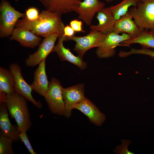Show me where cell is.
<instances>
[{
    "label": "cell",
    "mask_w": 154,
    "mask_h": 154,
    "mask_svg": "<svg viewBox=\"0 0 154 154\" xmlns=\"http://www.w3.org/2000/svg\"><path fill=\"white\" fill-rule=\"evenodd\" d=\"M58 37V35L53 34L44 38L39 45L37 50L30 54L26 59V65L28 67H34L45 60L48 56L53 52L56 41Z\"/></svg>",
    "instance_id": "9c48e42d"
},
{
    "label": "cell",
    "mask_w": 154,
    "mask_h": 154,
    "mask_svg": "<svg viewBox=\"0 0 154 154\" xmlns=\"http://www.w3.org/2000/svg\"><path fill=\"white\" fill-rule=\"evenodd\" d=\"M25 17L29 21H34L39 17V15L38 10L36 7H31L28 8L25 11Z\"/></svg>",
    "instance_id": "d4e9b609"
},
{
    "label": "cell",
    "mask_w": 154,
    "mask_h": 154,
    "mask_svg": "<svg viewBox=\"0 0 154 154\" xmlns=\"http://www.w3.org/2000/svg\"><path fill=\"white\" fill-rule=\"evenodd\" d=\"M133 37L125 33L120 35L114 32L107 35L100 45L98 47L96 54L100 58H108L115 54L116 48L122 42Z\"/></svg>",
    "instance_id": "ba28073f"
},
{
    "label": "cell",
    "mask_w": 154,
    "mask_h": 154,
    "mask_svg": "<svg viewBox=\"0 0 154 154\" xmlns=\"http://www.w3.org/2000/svg\"><path fill=\"white\" fill-rule=\"evenodd\" d=\"M105 5L104 3L99 0H84L80 2L75 12L78 14L79 19L90 25L95 14Z\"/></svg>",
    "instance_id": "8fae6325"
},
{
    "label": "cell",
    "mask_w": 154,
    "mask_h": 154,
    "mask_svg": "<svg viewBox=\"0 0 154 154\" xmlns=\"http://www.w3.org/2000/svg\"><path fill=\"white\" fill-rule=\"evenodd\" d=\"M106 36L100 32L91 30L86 36H74L66 38L65 41L72 40L76 42L74 50L78 53V56L82 58L88 50L93 48L99 47Z\"/></svg>",
    "instance_id": "8992f818"
},
{
    "label": "cell",
    "mask_w": 154,
    "mask_h": 154,
    "mask_svg": "<svg viewBox=\"0 0 154 154\" xmlns=\"http://www.w3.org/2000/svg\"><path fill=\"white\" fill-rule=\"evenodd\" d=\"M13 140L10 137L0 135V154H13Z\"/></svg>",
    "instance_id": "cb8c5ba5"
},
{
    "label": "cell",
    "mask_w": 154,
    "mask_h": 154,
    "mask_svg": "<svg viewBox=\"0 0 154 154\" xmlns=\"http://www.w3.org/2000/svg\"><path fill=\"white\" fill-rule=\"evenodd\" d=\"M138 3L137 0H123L118 4L109 8L116 21L126 14L130 7L137 6Z\"/></svg>",
    "instance_id": "7402d4cb"
},
{
    "label": "cell",
    "mask_w": 154,
    "mask_h": 154,
    "mask_svg": "<svg viewBox=\"0 0 154 154\" xmlns=\"http://www.w3.org/2000/svg\"><path fill=\"white\" fill-rule=\"evenodd\" d=\"M0 13V37L2 38L11 35L17 22L25 13L16 10L6 0H1Z\"/></svg>",
    "instance_id": "277c9868"
},
{
    "label": "cell",
    "mask_w": 154,
    "mask_h": 154,
    "mask_svg": "<svg viewBox=\"0 0 154 154\" xmlns=\"http://www.w3.org/2000/svg\"><path fill=\"white\" fill-rule=\"evenodd\" d=\"M45 60L41 62L34 72L32 83L30 84L32 90L44 96L48 90L49 83L46 73Z\"/></svg>",
    "instance_id": "d6986e66"
},
{
    "label": "cell",
    "mask_w": 154,
    "mask_h": 154,
    "mask_svg": "<svg viewBox=\"0 0 154 154\" xmlns=\"http://www.w3.org/2000/svg\"><path fill=\"white\" fill-rule=\"evenodd\" d=\"M26 132L25 131H20L19 135V138L23 142L28 151L31 154H37V153L34 151L31 145Z\"/></svg>",
    "instance_id": "484cf974"
},
{
    "label": "cell",
    "mask_w": 154,
    "mask_h": 154,
    "mask_svg": "<svg viewBox=\"0 0 154 154\" xmlns=\"http://www.w3.org/2000/svg\"><path fill=\"white\" fill-rule=\"evenodd\" d=\"M74 109L78 110L86 115L90 121L97 126L101 125L106 119L105 115L98 108L87 98L76 105Z\"/></svg>",
    "instance_id": "2e32d148"
},
{
    "label": "cell",
    "mask_w": 154,
    "mask_h": 154,
    "mask_svg": "<svg viewBox=\"0 0 154 154\" xmlns=\"http://www.w3.org/2000/svg\"><path fill=\"white\" fill-rule=\"evenodd\" d=\"M83 25L82 21L77 19H75L71 21L70 23V25L76 32H85V31L83 30L82 26Z\"/></svg>",
    "instance_id": "83f0119b"
},
{
    "label": "cell",
    "mask_w": 154,
    "mask_h": 154,
    "mask_svg": "<svg viewBox=\"0 0 154 154\" xmlns=\"http://www.w3.org/2000/svg\"><path fill=\"white\" fill-rule=\"evenodd\" d=\"M58 41L55 46L53 52H56L60 60L62 61H67L77 66L81 70L85 69L87 66L86 63L78 56L74 55L69 49L65 48L63 44L65 37L63 35L58 37Z\"/></svg>",
    "instance_id": "ac0fdd59"
},
{
    "label": "cell",
    "mask_w": 154,
    "mask_h": 154,
    "mask_svg": "<svg viewBox=\"0 0 154 154\" xmlns=\"http://www.w3.org/2000/svg\"><path fill=\"white\" fill-rule=\"evenodd\" d=\"M75 31L70 25H67L65 26L64 29L63 36L66 39L74 36Z\"/></svg>",
    "instance_id": "f1b7e54d"
},
{
    "label": "cell",
    "mask_w": 154,
    "mask_h": 154,
    "mask_svg": "<svg viewBox=\"0 0 154 154\" xmlns=\"http://www.w3.org/2000/svg\"><path fill=\"white\" fill-rule=\"evenodd\" d=\"M0 92L6 94L15 92L14 80L10 70L0 67Z\"/></svg>",
    "instance_id": "44dd1931"
},
{
    "label": "cell",
    "mask_w": 154,
    "mask_h": 154,
    "mask_svg": "<svg viewBox=\"0 0 154 154\" xmlns=\"http://www.w3.org/2000/svg\"><path fill=\"white\" fill-rule=\"evenodd\" d=\"M10 40L18 42L23 46L34 48L39 45L41 38L29 29L16 27L14 30Z\"/></svg>",
    "instance_id": "5bb4252c"
},
{
    "label": "cell",
    "mask_w": 154,
    "mask_h": 154,
    "mask_svg": "<svg viewBox=\"0 0 154 154\" xmlns=\"http://www.w3.org/2000/svg\"><path fill=\"white\" fill-rule=\"evenodd\" d=\"M14 0L15 1H19V0Z\"/></svg>",
    "instance_id": "1f68e13d"
},
{
    "label": "cell",
    "mask_w": 154,
    "mask_h": 154,
    "mask_svg": "<svg viewBox=\"0 0 154 154\" xmlns=\"http://www.w3.org/2000/svg\"><path fill=\"white\" fill-rule=\"evenodd\" d=\"M96 18L98 24L90 26L91 30L99 32L107 35L114 32L115 21L109 7H104L97 13Z\"/></svg>",
    "instance_id": "4fadbf2b"
},
{
    "label": "cell",
    "mask_w": 154,
    "mask_h": 154,
    "mask_svg": "<svg viewBox=\"0 0 154 154\" xmlns=\"http://www.w3.org/2000/svg\"><path fill=\"white\" fill-rule=\"evenodd\" d=\"M27 100L14 92L7 94L4 101L11 118L15 119L20 131L27 132L31 125Z\"/></svg>",
    "instance_id": "7a4b0ae2"
},
{
    "label": "cell",
    "mask_w": 154,
    "mask_h": 154,
    "mask_svg": "<svg viewBox=\"0 0 154 154\" xmlns=\"http://www.w3.org/2000/svg\"><path fill=\"white\" fill-rule=\"evenodd\" d=\"M84 84H78L66 88H62V93L65 105L64 115L69 118L76 105L86 98L84 95Z\"/></svg>",
    "instance_id": "30bf717a"
},
{
    "label": "cell",
    "mask_w": 154,
    "mask_h": 154,
    "mask_svg": "<svg viewBox=\"0 0 154 154\" xmlns=\"http://www.w3.org/2000/svg\"><path fill=\"white\" fill-rule=\"evenodd\" d=\"M105 0L106 2H112L115 0Z\"/></svg>",
    "instance_id": "f546056e"
},
{
    "label": "cell",
    "mask_w": 154,
    "mask_h": 154,
    "mask_svg": "<svg viewBox=\"0 0 154 154\" xmlns=\"http://www.w3.org/2000/svg\"><path fill=\"white\" fill-rule=\"evenodd\" d=\"M132 16L129 11L119 19L116 21L114 32L119 34L125 33L135 37L141 33V30L135 24Z\"/></svg>",
    "instance_id": "e0dca14e"
},
{
    "label": "cell",
    "mask_w": 154,
    "mask_h": 154,
    "mask_svg": "<svg viewBox=\"0 0 154 154\" xmlns=\"http://www.w3.org/2000/svg\"><path fill=\"white\" fill-rule=\"evenodd\" d=\"M133 20L141 30L154 33V0H143L129 9Z\"/></svg>",
    "instance_id": "3957f363"
},
{
    "label": "cell",
    "mask_w": 154,
    "mask_h": 154,
    "mask_svg": "<svg viewBox=\"0 0 154 154\" xmlns=\"http://www.w3.org/2000/svg\"><path fill=\"white\" fill-rule=\"evenodd\" d=\"M62 88L60 82L52 78L44 96L50 110L54 114H64L65 105L62 95Z\"/></svg>",
    "instance_id": "5b68a950"
},
{
    "label": "cell",
    "mask_w": 154,
    "mask_h": 154,
    "mask_svg": "<svg viewBox=\"0 0 154 154\" xmlns=\"http://www.w3.org/2000/svg\"><path fill=\"white\" fill-rule=\"evenodd\" d=\"M143 0H137V1H138V2L139 3V2H141Z\"/></svg>",
    "instance_id": "4dcf8cb0"
},
{
    "label": "cell",
    "mask_w": 154,
    "mask_h": 154,
    "mask_svg": "<svg viewBox=\"0 0 154 154\" xmlns=\"http://www.w3.org/2000/svg\"><path fill=\"white\" fill-rule=\"evenodd\" d=\"M8 110L5 102H0V129L1 135L11 138L13 142L20 139V131L17 126L12 125L10 121Z\"/></svg>",
    "instance_id": "9a60e30c"
},
{
    "label": "cell",
    "mask_w": 154,
    "mask_h": 154,
    "mask_svg": "<svg viewBox=\"0 0 154 154\" xmlns=\"http://www.w3.org/2000/svg\"><path fill=\"white\" fill-rule=\"evenodd\" d=\"M134 43L139 44L143 48H154V33L149 30H142L137 36L122 42L120 46H128Z\"/></svg>",
    "instance_id": "ffe728a7"
},
{
    "label": "cell",
    "mask_w": 154,
    "mask_h": 154,
    "mask_svg": "<svg viewBox=\"0 0 154 154\" xmlns=\"http://www.w3.org/2000/svg\"><path fill=\"white\" fill-rule=\"evenodd\" d=\"M14 78L15 92L27 100L31 102L38 108L40 109L42 107V103L37 101L32 94V89L24 78L19 65L15 63L11 64L9 66Z\"/></svg>",
    "instance_id": "52a82bcc"
},
{
    "label": "cell",
    "mask_w": 154,
    "mask_h": 154,
    "mask_svg": "<svg viewBox=\"0 0 154 154\" xmlns=\"http://www.w3.org/2000/svg\"><path fill=\"white\" fill-rule=\"evenodd\" d=\"M46 10L61 16L75 11L81 0H38Z\"/></svg>",
    "instance_id": "7c38bea8"
},
{
    "label": "cell",
    "mask_w": 154,
    "mask_h": 154,
    "mask_svg": "<svg viewBox=\"0 0 154 154\" xmlns=\"http://www.w3.org/2000/svg\"><path fill=\"white\" fill-rule=\"evenodd\" d=\"M65 26L60 16L46 10L42 11L36 20L29 21L24 16L17 21L15 25V27L27 29L44 38L53 34H57L59 36L63 35Z\"/></svg>",
    "instance_id": "6da1fadb"
},
{
    "label": "cell",
    "mask_w": 154,
    "mask_h": 154,
    "mask_svg": "<svg viewBox=\"0 0 154 154\" xmlns=\"http://www.w3.org/2000/svg\"><path fill=\"white\" fill-rule=\"evenodd\" d=\"M135 54H141L149 56L154 59V50L148 48H143L141 49L131 48L127 51H120L118 55L119 57L125 58L131 55Z\"/></svg>",
    "instance_id": "603a6c76"
},
{
    "label": "cell",
    "mask_w": 154,
    "mask_h": 154,
    "mask_svg": "<svg viewBox=\"0 0 154 154\" xmlns=\"http://www.w3.org/2000/svg\"><path fill=\"white\" fill-rule=\"evenodd\" d=\"M122 144L117 146L114 151V152L117 154H133V152L129 151L127 149L128 145L131 141L128 140H122Z\"/></svg>",
    "instance_id": "4316f807"
}]
</instances>
